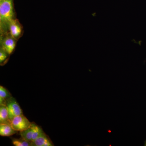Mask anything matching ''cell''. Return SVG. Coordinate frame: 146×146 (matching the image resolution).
<instances>
[{"mask_svg":"<svg viewBox=\"0 0 146 146\" xmlns=\"http://www.w3.org/2000/svg\"><path fill=\"white\" fill-rule=\"evenodd\" d=\"M16 18L13 0H0V36L9 33L11 23Z\"/></svg>","mask_w":146,"mask_h":146,"instance_id":"6da1fadb","label":"cell"},{"mask_svg":"<svg viewBox=\"0 0 146 146\" xmlns=\"http://www.w3.org/2000/svg\"><path fill=\"white\" fill-rule=\"evenodd\" d=\"M43 132L44 131L41 127L35 123L32 122L30 127L23 131H21L20 134L21 138L29 142H32L35 141Z\"/></svg>","mask_w":146,"mask_h":146,"instance_id":"7a4b0ae2","label":"cell"},{"mask_svg":"<svg viewBox=\"0 0 146 146\" xmlns=\"http://www.w3.org/2000/svg\"><path fill=\"white\" fill-rule=\"evenodd\" d=\"M1 48L6 52L9 55L12 54L16 48L17 41L10 33L0 36Z\"/></svg>","mask_w":146,"mask_h":146,"instance_id":"3957f363","label":"cell"},{"mask_svg":"<svg viewBox=\"0 0 146 146\" xmlns=\"http://www.w3.org/2000/svg\"><path fill=\"white\" fill-rule=\"evenodd\" d=\"M11 124L14 130L21 132L30 127L32 123L23 115H21L13 118Z\"/></svg>","mask_w":146,"mask_h":146,"instance_id":"277c9868","label":"cell"},{"mask_svg":"<svg viewBox=\"0 0 146 146\" xmlns=\"http://www.w3.org/2000/svg\"><path fill=\"white\" fill-rule=\"evenodd\" d=\"M6 106L8 110L9 119L11 123L13 118L18 115H23V111L20 105L13 97L7 101Z\"/></svg>","mask_w":146,"mask_h":146,"instance_id":"5b68a950","label":"cell"},{"mask_svg":"<svg viewBox=\"0 0 146 146\" xmlns=\"http://www.w3.org/2000/svg\"><path fill=\"white\" fill-rule=\"evenodd\" d=\"M24 31L23 26L17 18L13 19L9 25V33L16 41L22 37Z\"/></svg>","mask_w":146,"mask_h":146,"instance_id":"8992f818","label":"cell"},{"mask_svg":"<svg viewBox=\"0 0 146 146\" xmlns=\"http://www.w3.org/2000/svg\"><path fill=\"white\" fill-rule=\"evenodd\" d=\"M31 146H53L50 139L44 132H42L37 138L31 143Z\"/></svg>","mask_w":146,"mask_h":146,"instance_id":"52a82bcc","label":"cell"},{"mask_svg":"<svg viewBox=\"0 0 146 146\" xmlns=\"http://www.w3.org/2000/svg\"><path fill=\"white\" fill-rule=\"evenodd\" d=\"M10 123H0V135L2 136H12L16 133Z\"/></svg>","mask_w":146,"mask_h":146,"instance_id":"ba28073f","label":"cell"},{"mask_svg":"<svg viewBox=\"0 0 146 146\" xmlns=\"http://www.w3.org/2000/svg\"><path fill=\"white\" fill-rule=\"evenodd\" d=\"M11 97L7 89L3 86H0V105H6L7 101Z\"/></svg>","mask_w":146,"mask_h":146,"instance_id":"9c48e42d","label":"cell"},{"mask_svg":"<svg viewBox=\"0 0 146 146\" xmlns=\"http://www.w3.org/2000/svg\"><path fill=\"white\" fill-rule=\"evenodd\" d=\"M11 122L9 119L8 110L6 105H0V123Z\"/></svg>","mask_w":146,"mask_h":146,"instance_id":"30bf717a","label":"cell"},{"mask_svg":"<svg viewBox=\"0 0 146 146\" xmlns=\"http://www.w3.org/2000/svg\"><path fill=\"white\" fill-rule=\"evenodd\" d=\"M31 143L22 138L12 139V143L15 146H31Z\"/></svg>","mask_w":146,"mask_h":146,"instance_id":"8fae6325","label":"cell"},{"mask_svg":"<svg viewBox=\"0 0 146 146\" xmlns=\"http://www.w3.org/2000/svg\"><path fill=\"white\" fill-rule=\"evenodd\" d=\"M9 55L2 48H0V64L3 65L7 63Z\"/></svg>","mask_w":146,"mask_h":146,"instance_id":"7c38bea8","label":"cell"},{"mask_svg":"<svg viewBox=\"0 0 146 146\" xmlns=\"http://www.w3.org/2000/svg\"><path fill=\"white\" fill-rule=\"evenodd\" d=\"M145 146H146V142H145Z\"/></svg>","mask_w":146,"mask_h":146,"instance_id":"4fadbf2b","label":"cell"}]
</instances>
